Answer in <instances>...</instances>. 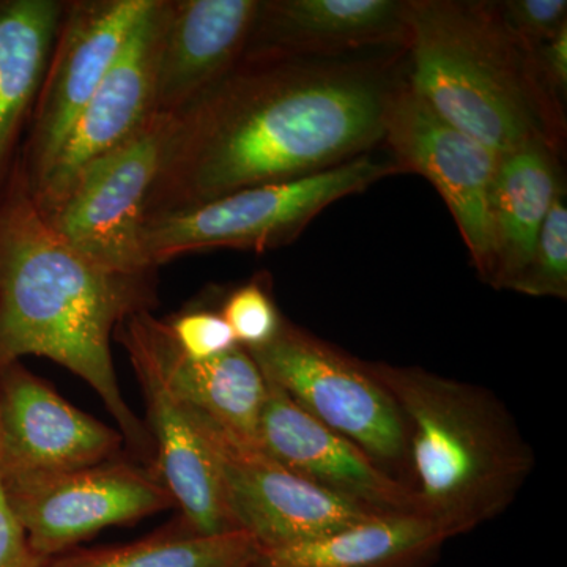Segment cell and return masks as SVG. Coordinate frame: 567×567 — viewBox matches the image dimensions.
I'll return each instance as SVG.
<instances>
[{"label":"cell","mask_w":567,"mask_h":567,"mask_svg":"<svg viewBox=\"0 0 567 567\" xmlns=\"http://www.w3.org/2000/svg\"><path fill=\"white\" fill-rule=\"evenodd\" d=\"M383 58L245 55L174 118L145 221L371 153L404 76Z\"/></svg>","instance_id":"6da1fadb"},{"label":"cell","mask_w":567,"mask_h":567,"mask_svg":"<svg viewBox=\"0 0 567 567\" xmlns=\"http://www.w3.org/2000/svg\"><path fill=\"white\" fill-rule=\"evenodd\" d=\"M153 276L111 274L74 251L14 173L0 199V372L28 354L63 365L96 391L142 456L152 439L123 399L111 338L126 316L148 311Z\"/></svg>","instance_id":"7a4b0ae2"},{"label":"cell","mask_w":567,"mask_h":567,"mask_svg":"<svg viewBox=\"0 0 567 567\" xmlns=\"http://www.w3.org/2000/svg\"><path fill=\"white\" fill-rule=\"evenodd\" d=\"M406 81L447 123L506 155L544 142L561 153L565 106L514 39L498 2L406 0Z\"/></svg>","instance_id":"3957f363"},{"label":"cell","mask_w":567,"mask_h":567,"mask_svg":"<svg viewBox=\"0 0 567 567\" xmlns=\"http://www.w3.org/2000/svg\"><path fill=\"white\" fill-rule=\"evenodd\" d=\"M369 365L404 417L423 516L447 539L502 516L536 464L502 401L416 365Z\"/></svg>","instance_id":"277c9868"},{"label":"cell","mask_w":567,"mask_h":567,"mask_svg":"<svg viewBox=\"0 0 567 567\" xmlns=\"http://www.w3.org/2000/svg\"><path fill=\"white\" fill-rule=\"evenodd\" d=\"M401 173L393 159L358 156L292 182L254 186L188 210L148 219L142 230L148 262L158 268L208 249L267 251L293 241L331 204Z\"/></svg>","instance_id":"5b68a950"},{"label":"cell","mask_w":567,"mask_h":567,"mask_svg":"<svg viewBox=\"0 0 567 567\" xmlns=\"http://www.w3.org/2000/svg\"><path fill=\"white\" fill-rule=\"evenodd\" d=\"M174 118L155 115L110 152L81 166L54 192L32 200L52 233L115 275H155L142 230L145 203Z\"/></svg>","instance_id":"8992f818"},{"label":"cell","mask_w":567,"mask_h":567,"mask_svg":"<svg viewBox=\"0 0 567 567\" xmlns=\"http://www.w3.org/2000/svg\"><path fill=\"white\" fill-rule=\"evenodd\" d=\"M246 350L268 382L380 465L409 456L401 410L365 361L287 319L270 342Z\"/></svg>","instance_id":"52a82bcc"},{"label":"cell","mask_w":567,"mask_h":567,"mask_svg":"<svg viewBox=\"0 0 567 567\" xmlns=\"http://www.w3.org/2000/svg\"><path fill=\"white\" fill-rule=\"evenodd\" d=\"M185 406L218 472L235 529L249 533L260 547L292 546L380 517L295 475L259 442Z\"/></svg>","instance_id":"ba28073f"},{"label":"cell","mask_w":567,"mask_h":567,"mask_svg":"<svg viewBox=\"0 0 567 567\" xmlns=\"http://www.w3.org/2000/svg\"><path fill=\"white\" fill-rule=\"evenodd\" d=\"M152 0H66L17 173L33 196Z\"/></svg>","instance_id":"9c48e42d"},{"label":"cell","mask_w":567,"mask_h":567,"mask_svg":"<svg viewBox=\"0 0 567 567\" xmlns=\"http://www.w3.org/2000/svg\"><path fill=\"white\" fill-rule=\"evenodd\" d=\"M383 144L399 171L432 183L457 224L477 275L491 286L495 271L492 196L502 155L443 121L406 74L388 104Z\"/></svg>","instance_id":"30bf717a"},{"label":"cell","mask_w":567,"mask_h":567,"mask_svg":"<svg viewBox=\"0 0 567 567\" xmlns=\"http://www.w3.org/2000/svg\"><path fill=\"white\" fill-rule=\"evenodd\" d=\"M9 505L41 557L76 548L112 527L175 505L156 470L115 461L28 477H0Z\"/></svg>","instance_id":"8fae6325"},{"label":"cell","mask_w":567,"mask_h":567,"mask_svg":"<svg viewBox=\"0 0 567 567\" xmlns=\"http://www.w3.org/2000/svg\"><path fill=\"white\" fill-rule=\"evenodd\" d=\"M267 385L257 442L270 456L295 475L377 516H423L413 487L388 475L352 440L309 415L281 388L268 380Z\"/></svg>","instance_id":"7c38bea8"},{"label":"cell","mask_w":567,"mask_h":567,"mask_svg":"<svg viewBox=\"0 0 567 567\" xmlns=\"http://www.w3.org/2000/svg\"><path fill=\"white\" fill-rule=\"evenodd\" d=\"M123 436L85 415L21 361L0 372V477L71 472L110 462Z\"/></svg>","instance_id":"4fadbf2b"},{"label":"cell","mask_w":567,"mask_h":567,"mask_svg":"<svg viewBox=\"0 0 567 567\" xmlns=\"http://www.w3.org/2000/svg\"><path fill=\"white\" fill-rule=\"evenodd\" d=\"M260 0H159L155 115L175 118L245 58Z\"/></svg>","instance_id":"5bb4252c"},{"label":"cell","mask_w":567,"mask_h":567,"mask_svg":"<svg viewBox=\"0 0 567 567\" xmlns=\"http://www.w3.org/2000/svg\"><path fill=\"white\" fill-rule=\"evenodd\" d=\"M130 316L117 324L114 334L128 352L144 393L148 423L158 451L156 472L169 488L174 502L181 505L182 518L189 527L200 535L234 532L210 453L189 420L186 406L164 380L151 347Z\"/></svg>","instance_id":"9a60e30c"},{"label":"cell","mask_w":567,"mask_h":567,"mask_svg":"<svg viewBox=\"0 0 567 567\" xmlns=\"http://www.w3.org/2000/svg\"><path fill=\"white\" fill-rule=\"evenodd\" d=\"M159 32V0H152L63 144L44 178L39 199L69 181L85 163L110 152L155 117V59Z\"/></svg>","instance_id":"2e32d148"},{"label":"cell","mask_w":567,"mask_h":567,"mask_svg":"<svg viewBox=\"0 0 567 567\" xmlns=\"http://www.w3.org/2000/svg\"><path fill=\"white\" fill-rule=\"evenodd\" d=\"M406 0H260L245 55L342 58L405 50Z\"/></svg>","instance_id":"e0dca14e"},{"label":"cell","mask_w":567,"mask_h":567,"mask_svg":"<svg viewBox=\"0 0 567 567\" xmlns=\"http://www.w3.org/2000/svg\"><path fill=\"white\" fill-rule=\"evenodd\" d=\"M130 317L151 347L164 380L178 401L235 434L257 442L268 385L245 347L237 346L207 360H193L178 349L167 322L155 319L151 309Z\"/></svg>","instance_id":"ac0fdd59"},{"label":"cell","mask_w":567,"mask_h":567,"mask_svg":"<svg viewBox=\"0 0 567 567\" xmlns=\"http://www.w3.org/2000/svg\"><path fill=\"white\" fill-rule=\"evenodd\" d=\"M66 0H0V199L18 158Z\"/></svg>","instance_id":"d6986e66"},{"label":"cell","mask_w":567,"mask_h":567,"mask_svg":"<svg viewBox=\"0 0 567 567\" xmlns=\"http://www.w3.org/2000/svg\"><path fill=\"white\" fill-rule=\"evenodd\" d=\"M559 155L544 142H532L499 158L492 196L495 289L514 290L527 268L548 210L565 189Z\"/></svg>","instance_id":"ffe728a7"},{"label":"cell","mask_w":567,"mask_h":567,"mask_svg":"<svg viewBox=\"0 0 567 567\" xmlns=\"http://www.w3.org/2000/svg\"><path fill=\"white\" fill-rule=\"evenodd\" d=\"M447 536L423 516H380L284 547H260L248 567H431Z\"/></svg>","instance_id":"44dd1931"},{"label":"cell","mask_w":567,"mask_h":567,"mask_svg":"<svg viewBox=\"0 0 567 567\" xmlns=\"http://www.w3.org/2000/svg\"><path fill=\"white\" fill-rule=\"evenodd\" d=\"M259 543L244 529L200 535L185 520L136 543L71 548L43 567H248Z\"/></svg>","instance_id":"7402d4cb"},{"label":"cell","mask_w":567,"mask_h":567,"mask_svg":"<svg viewBox=\"0 0 567 567\" xmlns=\"http://www.w3.org/2000/svg\"><path fill=\"white\" fill-rule=\"evenodd\" d=\"M513 292L537 298H567L566 189L555 197L524 275Z\"/></svg>","instance_id":"603a6c76"},{"label":"cell","mask_w":567,"mask_h":567,"mask_svg":"<svg viewBox=\"0 0 567 567\" xmlns=\"http://www.w3.org/2000/svg\"><path fill=\"white\" fill-rule=\"evenodd\" d=\"M221 316L233 330L237 344L245 349L270 342L284 319L259 278L235 289L224 301Z\"/></svg>","instance_id":"cb8c5ba5"},{"label":"cell","mask_w":567,"mask_h":567,"mask_svg":"<svg viewBox=\"0 0 567 567\" xmlns=\"http://www.w3.org/2000/svg\"><path fill=\"white\" fill-rule=\"evenodd\" d=\"M506 28L533 54L567 28L566 0H506L498 2Z\"/></svg>","instance_id":"d4e9b609"},{"label":"cell","mask_w":567,"mask_h":567,"mask_svg":"<svg viewBox=\"0 0 567 567\" xmlns=\"http://www.w3.org/2000/svg\"><path fill=\"white\" fill-rule=\"evenodd\" d=\"M174 341L186 357L207 360L229 352L237 347V339L221 312L189 311L167 322Z\"/></svg>","instance_id":"484cf974"},{"label":"cell","mask_w":567,"mask_h":567,"mask_svg":"<svg viewBox=\"0 0 567 567\" xmlns=\"http://www.w3.org/2000/svg\"><path fill=\"white\" fill-rule=\"evenodd\" d=\"M47 559L33 550L0 480V567H43Z\"/></svg>","instance_id":"4316f807"},{"label":"cell","mask_w":567,"mask_h":567,"mask_svg":"<svg viewBox=\"0 0 567 567\" xmlns=\"http://www.w3.org/2000/svg\"><path fill=\"white\" fill-rule=\"evenodd\" d=\"M537 73L548 93L565 106L567 93V28L533 52Z\"/></svg>","instance_id":"83f0119b"}]
</instances>
